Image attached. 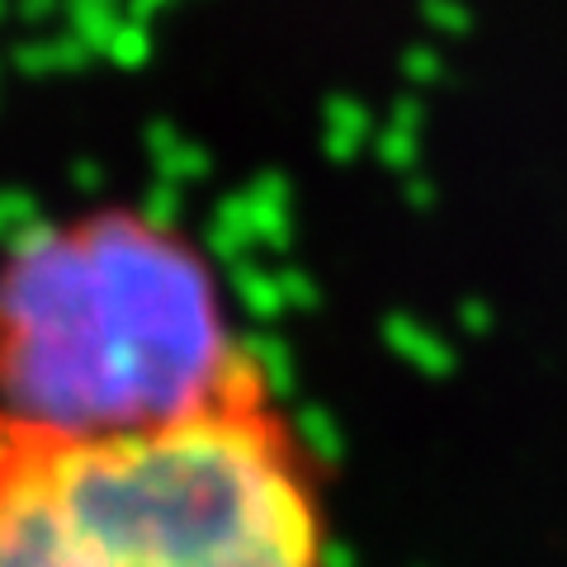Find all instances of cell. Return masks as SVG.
<instances>
[{
  "instance_id": "6da1fadb",
  "label": "cell",
  "mask_w": 567,
  "mask_h": 567,
  "mask_svg": "<svg viewBox=\"0 0 567 567\" xmlns=\"http://www.w3.org/2000/svg\"><path fill=\"white\" fill-rule=\"evenodd\" d=\"M0 567H327V496L270 374L128 431L0 416Z\"/></svg>"
},
{
  "instance_id": "7a4b0ae2",
  "label": "cell",
  "mask_w": 567,
  "mask_h": 567,
  "mask_svg": "<svg viewBox=\"0 0 567 567\" xmlns=\"http://www.w3.org/2000/svg\"><path fill=\"white\" fill-rule=\"evenodd\" d=\"M213 260L147 208L33 227L0 260V416L48 431L171 421L241 369Z\"/></svg>"
}]
</instances>
